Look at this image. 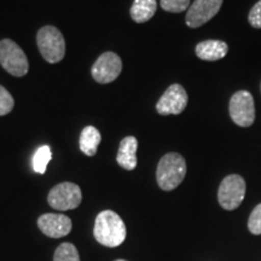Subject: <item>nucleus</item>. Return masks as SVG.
<instances>
[{
    "label": "nucleus",
    "instance_id": "1",
    "mask_svg": "<svg viewBox=\"0 0 261 261\" xmlns=\"http://www.w3.org/2000/svg\"><path fill=\"white\" fill-rule=\"evenodd\" d=\"M93 234L97 242L102 246L119 247L126 240V225L115 212L103 211L97 215Z\"/></svg>",
    "mask_w": 261,
    "mask_h": 261
},
{
    "label": "nucleus",
    "instance_id": "2",
    "mask_svg": "<svg viewBox=\"0 0 261 261\" xmlns=\"http://www.w3.org/2000/svg\"><path fill=\"white\" fill-rule=\"evenodd\" d=\"M187 175V162L178 152H168L160 160L156 169V180L163 191L178 188Z\"/></svg>",
    "mask_w": 261,
    "mask_h": 261
},
{
    "label": "nucleus",
    "instance_id": "3",
    "mask_svg": "<svg viewBox=\"0 0 261 261\" xmlns=\"http://www.w3.org/2000/svg\"><path fill=\"white\" fill-rule=\"evenodd\" d=\"M37 42L42 58L55 64L65 56V40L61 31L54 25H45L39 29Z\"/></svg>",
    "mask_w": 261,
    "mask_h": 261
},
{
    "label": "nucleus",
    "instance_id": "4",
    "mask_svg": "<svg viewBox=\"0 0 261 261\" xmlns=\"http://www.w3.org/2000/svg\"><path fill=\"white\" fill-rule=\"evenodd\" d=\"M0 64L9 74L16 77L24 76L29 70L24 51L10 39L0 41Z\"/></svg>",
    "mask_w": 261,
    "mask_h": 261
},
{
    "label": "nucleus",
    "instance_id": "5",
    "mask_svg": "<svg viewBox=\"0 0 261 261\" xmlns=\"http://www.w3.org/2000/svg\"><path fill=\"white\" fill-rule=\"evenodd\" d=\"M228 112L232 121L240 127H249L255 121L254 98L246 90L237 91L228 103Z\"/></svg>",
    "mask_w": 261,
    "mask_h": 261
},
{
    "label": "nucleus",
    "instance_id": "6",
    "mask_svg": "<svg viewBox=\"0 0 261 261\" xmlns=\"http://www.w3.org/2000/svg\"><path fill=\"white\" fill-rule=\"evenodd\" d=\"M246 181L238 174H230L221 181L218 201L224 210L233 211L242 203L246 196Z\"/></svg>",
    "mask_w": 261,
    "mask_h": 261
},
{
    "label": "nucleus",
    "instance_id": "7",
    "mask_svg": "<svg viewBox=\"0 0 261 261\" xmlns=\"http://www.w3.org/2000/svg\"><path fill=\"white\" fill-rule=\"evenodd\" d=\"M83 200V194L79 185L64 181L56 185L48 192L47 202L54 210L70 211L77 208Z\"/></svg>",
    "mask_w": 261,
    "mask_h": 261
},
{
    "label": "nucleus",
    "instance_id": "8",
    "mask_svg": "<svg viewBox=\"0 0 261 261\" xmlns=\"http://www.w3.org/2000/svg\"><path fill=\"white\" fill-rule=\"evenodd\" d=\"M122 71V61L115 52H104L92 65L93 79L98 84H110L119 77Z\"/></svg>",
    "mask_w": 261,
    "mask_h": 261
},
{
    "label": "nucleus",
    "instance_id": "9",
    "mask_svg": "<svg viewBox=\"0 0 261 261\" xmlns=\"http://www.w3.org/2000/svg\"><path fill=\"white\" fill-rule=\"evenodd\" d=\"M189 97L184 87L179 84H173L162 94L156 103V110L160 115H179L188 106Z\"/></svg>",
    "mask_w": 261,
    "mask_h": 261
},
{
    "label": "nucleus",
    "instance_id": "10",
    "mask_svg": "<svg viewBox=\"0 0 261 261\" xmlns=\"http://www.w3.org/2000/svg\"><path fill=\"white\" fill-rule=\"evenodd\" d=\"M224 0H195L188 9L185 22L190 28H198L210 22L220 11Z\"/></svg>",
    "mask_w": 261,
    "mask_h": 261
},
{
    "label": "nucleus",
    "instance_id": "11",
    "mask_svg": "<svg viewBox=\"0 0 261 261\" xmlns=\"http://www.w3.org/2000/svg\"><path fill=\"white\" fill-rule=\"evenodd\" d=\"M38 226L40 231L51 238H61L69 234L71 231L70 218L64 214L47 213L41 215L38 219Z\"/></svg>",
    "mask_w": 261,
    "mask_h": 261
},
{
    "label": "nucleus",
    "instance_id": "12",
    "mask_svg": "<svg viewBox=\"0 0 261 261\" xmlns=\"http://www.w3.org/2000/svg\"><path fill=\"white\" fill-rule=\"evenodd\" d=\"M196 56L202 61L215 62L224 58L228 52V46L221 40H204L196 45Z\"/></svg>",
    "mask_w": 261,
    "mask_h": 261
},
{
    "label": "nucleus",
    "instance_id": "13",
    "mask_svg": "<svg viewBox=\"0 0 261 261\" xmlns=\"http://www.w3.org/2000/svg\"><path fill=\"white\" fill-rule=\"evenodd\" d=\"M137 149H138V140L136 137H126L121 140L117 151L116 161L122 168L127 171H133L137 167Z\"/></svg>",
    "mask_w": 261,
    "mask_h": 261
},
{
    "label": "nucleus",
    "instance_id": "14",
    "mask_svg": "<svg viewBox=\"0 0 261 261\" xmlns=\"http://www.w3.org/2000/svg\"><path fill=\"white\" fill-rule=\"evenodd\" d=\"M158 10L156 0H135L130 6V17L137 23H145L154 17Z\"/></svg>",
    "mask_w": 261,
    "mask_h": 261
},
{
    "label": "nucleus",
    "instance_id": "15",
    "mask_svg": "<svg viewBox=\"0 0 261 261\" xmlns=\"http://www.w3.org/2000/svg\"><path fill=\"white\" fill-rule=\"evenodd\" d=\"M100 140H102V136L99 130L93 126H86L80 135V150L85 155L94 156L97 154Z\"/></svg>",
    "mask_w": 261,
    "mask_h": 261
},
{
    "label": "nucleus",
    "instance_id": "16",
    "mask_svg": "<svg viewBox=\"0 0 261 261\" xmlns=\"http://www.w3.org/2000/svg\"><path fill=\"white\" fill-rule=\"evenodd\" d=\"M52 159V152L48 145H42L35 151L33 156V168L39 174H44L46 172L48 162Z\"/></svg>",
    "mask_w": 261,
    "mask_h": 261
},
{
    "label": "nucleus",
    "instance_id": "17",
    "mask_svg": "<svg viewBox=\"0 0 261 261\" xmlns=\"http://www.w3.org/2000/svg\"><path fill=\"white\" fill-rule=\"evenodd\" d=\"M54 261H80L76 247L71 243H62L55 252Z\"/></svg>",
    "mask_w": 261,
    "mask_h": 261
},
{
    "label": "nucleus",
    "instance_id": "18",
    "mask_svg": "<svg viewBox=\"0 0 261 261\" xmlns=\"http://www.w3.org/2000/svg\"><path fill=\"white\" fill-rule=\"evenodd\" d=\"M191 0H161V8L167 12L180 14L190 8Z\"/></svg>",
    "mask_w": 261,
    "mask_h": 261
},
{
    "label": "nucleus",
    "instance_id": "19",
    "mask_svg": "<svg viewBox=\"0 0 261 261\" xmlns=\"http://www.w3.org/2000/svg\"><path fill=\"white\" fill-rule=\"evenodd\" d=\"M15 107L14 97L10 94V92L5 87L0 85V116L8 115L9 113L12 112Z\"/></svg>",
    "mask_w": 261,
    "mask_h": 261
},
{
    "label": "nucleus",
    "instance_id": "20",
    "mask_svg": "<svg viewBox=\"0 0 261 261\" xmlns=\"http://www.w3.org/2000/svg\"><path fill=\"white\" fill-rule=\"evenodd\" d=\"M248 228L253 234H261V203L257 204L250 214Z\"/></svg>",
    "mask_w": 261,
    "mask_h": 261
},
{
    "label": "nucleus",
    "instance_id": "21",
    "mask_svg": "<svg viewBox=\"0 0 261 261\" xmlns=\"http://www.w3.org/2000/svg\"><path fill=\"white\" fill-rule=\"evenodd\" d=\"M248 21L252 27L257 29L261 28V0H259L250 10L249 15H248Z\"/></svg>",
    "mask_w": 261,
    "mask_h": 261
},
{
    "label": "nucleus",
    "instance_id": "22",
    "mask_svg": "<svg viewBox=\"0 0 261 261\" xmlns=\"http://www.w3.org/2000/svg\"><path fill=\"white\" fill-rule=\"evenodd\" d=\"M115 261H127V260H123V259H119V260H115Z\"/></svg>",
    "mask_w": 261,
    "mask_h": 261
},
{
    "label": "nucleus",
    "instance_id": "23",
    "mask_svg": "<svg viewBox=\"0 0 261 261\" xmlns=\"http://www.w3.org/2000/svg\"><path fill=\"white\" fill-rule=\"evenodd\" d=\"M260 90H261V85H260Z\"/></svg>",
    "mask_w": 261,
    "mask_h": 261
}]
</instances>
